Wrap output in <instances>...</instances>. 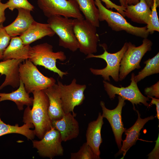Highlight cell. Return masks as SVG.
Instances as JSON below:
<instances>
[{
	"label": "cell",
	"instance_id": "cell-1",
	"mask_svg": "<svg viewBox=\"0 0 159 159\" xmlns=\"http://www.w3.org/2000/svg\"><path fill=\"white\" fill-rule=\"evenodd\" d=\"M33 95L32 107L28 106L25 109L23 121L24 123H32L35 127V135L42 139L45 134L52 127V121L48 113L49 102L44 90L32 92Z\"/></svg>",
	"mask_w": 159,
	"mask_h": 159
},
{
	"label": "cell",
	"instance_id": "cell-2",
	"mask_svg": "<svg viewBox=\"0 0 159 159\" xmlns=\"http://www.w3.org/2000/svg\"><path fill=\"white\" fill-rule=\"evenodd\" d=\"M95 4L99 11L100 21H105L112 30L118 32L124 31L126 32L143 39L149 35L147 26L138 27L134 26L128 22L118 12H115L104 6L100 0H95Z\"/></svg>",
	"mask_w": 159,
	"mask_h": 159
},
{
	"label": "cell",
	"instance_id": "cell-3",
	"mask_svg": "<svg viewBox=\"0 0 159 159\" xmlns=\"http://www.w3.org/2000/svg\"><path fill=\"white\" fill-rule=\"evenodd\" d=\"M66 59V57L63 52H54L52 45L44 43L31 47L28 59L36 66H42L57 73L62 79L64 75L68 73L63 72L58 68L56 62L57 59L64 61Z\"/></svg>",
	"mask_w": 159,
	"mask_h": 159
},
{
	"label": "cell",
	"instance_id": "cell-4",
	"mask_svg": "<svg viewBox=\"0 0 159 159\" xmlns=\"http://www.w3.org/2000/svg\"><path fill=\"white\" fill-rule=\"evenodd\" d=\"M19 72L20 79L29 94L35 91L44 90L56 83L54 79L44 76L29 59L20 64Z\"/></svg>",
	"mask_w": 159,
	"mask_h": 159
},
{
	"label": "cell",
	"instance_id": "cell-5",
	"mask_svg": "<svg viewBox=\"0 0 159 159\" xmlns=\"http://www.w3.org/2000/svg\"><path fill=\"white\" fill-rule=\"evenodd\" d=\"M73 26L80 51L85 55L96 52L99 41L97 27L84 19H73Z\"/></svg>",
	"mask_w": 159,
	"mask_h": 159
},
{
	"label": "cell",
	"instance_id": "cell-6",
	"mask_svg": "<svg viewBox=\"0 0 159 159\" xmlns=\"http://www.w3.org/2000/svg\"><path fill=\"white\" fill-rule=\"evenodd\" d=\"M153 44L147 38H144L142 44L138 47L130 42H127V49L120 62L119 80H123L132 71L141 68V59L146 53L151 50Z\"/></svg>",
	"mask_w": 159,
	"mask_h": 159
},
{
	"label": "cell",
	"instance_id": "cell-7",
	"mask_svg": "<svg viewBox=\"0 0 159 159\" xmlns=\"http://www.w3.org/2000/svg\"><path fill=\"white\" fill-rule=\"evenodd\" d=\"M73 20L56 15L48 18L47 22L59 37V45L74 52L79 49V45L74 32Z\"/></svg>",
	"mask_w": 159,
	"mask_h": 159
},
{
	"label": "cell",
	"instance_id": "cell-8",
	"mask_svg": "<svg viewBox=\"0 0 159 159\" xmlns=\"http://www.w3.org/2000/svg\"><path fill=\"white\" fill-rule=\"evenodd\" d=\"M104 50L102 54L95 55L93 54L87 55L86 58H97L102 59L106 62V66L101 69H90L94 75H101L105 81H110V76L116 82L119 81V70L120 62L127 48V42H125L122 48L116 52L111 53L108 52L105 47L101 45Z\"/></svg>",
	"mask_w": 159,
	"mask_h": 159
},
{
	"label": "cell",
	"instance_id": "cell-9",
	"mask_svg": "<svg viewBox=\"0 0 159 159\" xmlns=\"http://www.w3.org/2000/svg\"><path fill=\"white\" fill-rule=\"evenodd\" d=\"M37 4L47 18L58 15L69 18L84 19L74 0H37Z\"/></svg>",
	"mask_w": 159,
	"mask_h": 159
},
{
	"label": "cell",
	"instance_id": "cell-10",
	"mask_svg": "<svg viewBox=\"0 0 159 159\" xmlns=\"http://www.w3.org/2000/svg\"><path fill=\"white\" fill-rule=\"evenodd\" d=\"M135 74H131L130 84L128 86L120 87L114 86L106 81H103L104 87L110 98L114 99L116 95L121 97L125 100H127L132 104L134 110H135L134 105L143 104L148 108L150 106L147 101L150 100L148 97L144 96L141 93L138 87L137 83L134 78Z\"/></svg>",
	"mask_w": 159,
	"mask_h": 159
},
{
	"label": "cell",
	"instance_id": "cell-11",
	"mask_svg": "<svg viewBox=\"0 0 159 159\" xmlns=\"http://www.w3.org/2000/svg\"><path fill=\"white\" fill-rule=\"evenodd\" d=\"M57 84L65 114L72 112L76 116L74 109L76 106L82 104L84 100V92L86 86L77 84L75 79L68 85H64L58 80Z\"/></svg>",
	"mask_w": 159,
	"mask_h": 159
},
{
	"label": "cell",
	"instance_id": "cell-12",
	"mask_svg": "<svg viewBox=\"0 0 159 159\" xmlns=\"http://www.w3.org/2000/svg\"><path fill=\"white\" fill-rule=\"evenodd\" d=\"M40 140H32L33 148L37 149L40 156L52 159L63 155L60 134L53 127L47 131Z\"/></svg>",
	"mask_w": 159,
	"mask_h": 159
},
{
	"label": "cell",
	"instance_id": "cell-13",
	"mask_svg": "<svg viewBox=\"0 0 159 159\" xmlns=\"http://www.w3.org/2000/svg\"><path fill=\"white\" fill-rule=\"evenodd\" d=\"M118 102L117 107L113 110L107 108L105 102L101 101L100 105L102 107L103 118H105L109 122L114 134L115 140L119 149L122 145V137L125 128H124L122 121L121 113L123 107L125 104V100L120 96H118Z\"/></svg>",
	"mask_w": 159,
	"mask_h": 159
},
{
	"label": "cell",
	"instance_id": "cell-14",
	"mask_svg": "<svg viewBox=\"0 0 159 159\" xmlns=\"http://www.w3.org/2000/svg\"><path fill=\"white\" fill-rule=\"evenodd\" d=\"M75 116L69 112L65 114L60 119L52 121V127L59 132L62 141L70 140L79 135V125Z\"/></svg>",
	"mask_w": 159,
	"mask_h": 159
},
{
	"label": "cell",
	"instance_id": "cell-15",
	"mask_svg": "<svg viewBox=\"0 0 159 159\" xmlns=\"http://www.w3.org/2000/svg\"><path fill=\"white\" fill-rule=\"evenodd\" d=\"M24 60L22 59H8L0 62V74L4 75L5 78L0 86V91L7 86L18 88L20 85L19 67Z\"/></svg>",
	"mask_w": 159,
	"mask_h": 159
},
{
	"label": "cell",
	"instance_id": "cell-16",
	"mask_svg": "<svg viewBox=\"0 0 159 159\" xmlns=\"http://www.w3.org/2000/svg\"><path fill=\"white\" fill-rule=\"evenodd\" d=\"M103 117L99 112L97 119L90 122L87 130L86 143L90 146L97 159H100V147L102 142L101 130L104 124Z\"/></svg>",
	"mask_w": 159,
	"mask_h": 159
},
{
	"label": "cell",
	"instance_id": "cell-17",
	"mask_svg": "<svg viewBox=\"0 0 159 159\" xmlns=\"http://www.w3.org/2000/svg\"><path fill=\"white\" fill-rule=\"evenodd\" d=\"M17 9L18 14L15 20L10 24L4 26L6 31L11 37L20 36L35 21L29 10L22 8Z\"/></svg>",
	"mask_w": 159,
	"mask_h": 159
},
{
	"label": "cell",
	"instance_id": "cell-18",
	"mask_svg": "<svg viewBox=\"0 0 159 159\" xmlns=\"http://www.w3.org/2000/svg\"><path fill=\"white\" fill-rule=\"evenodd\" d=\"M135 111L138 115L136 121L131 127L127 129H125L124 132L126 137L124 140H122V145L119 151L120 153L123 152V158L130 148L136 144L139 139L140 131L145 125L149 121L153 120L154 118V117L152 115L144 119L141 118L138 111L136 110Z\"/></svg>",
	"mask_w": 159,
	"mask_h": 159
},
{
	"label": "cell",
	"instance_id": "cell-19",
	"mask_svg": "<svg viewBox=\"0 0 159 159\" xmlns=\"http://www.w3.org/2000/svg\"><path fill=\"white\" fill-rule=\"evenodd\" d=\"M31 47L30 45L24 44L19 36L11 37L8 46L4 52L3 61L28 59Z\"/></svg>",
	"mask_w": 159,
	"mask_h": 159
},
{
	"label": "cell",
	"instance_id": "cell-20",
	"mask_svg": "<svg viewBox=\"0 0 159 159\" xmlns=\"http://www.w3.org/2000/svg\"><path fill=\"white\" fill-rule=\"evenodd\" d=\"M55 34L47 23H40L34 21L29 28L19 37L24 44L30 45L45 37H52Z\"/></svg>",
	"mask_w": 159,
	"mask_h": 159
},
{
	"label": "cell",
	"instance_id": "cell-21",
	"mask_svg": "<svg viewBox=\"0 0 159 159\" xmlns=\"http://www.w3.org/2000/svg\"><path fill=\"white\" fill-rule=\"evenodd\" d=\"M49 100L48 113L52 121L61 119L65 115L58 86L55 84L44 90Z\"/></svg>",
	"mask_w": 159,
	"mask_h": 159
},
{
	"label": "cell",
	"instance_id": "cell-22",
	"mask_svg": "<svg viewBox=\"0 0 159 159\" xmlns=\"http://www.w3.org/2000/svg\"><path fill=\"white\" fill-rule=\"evenodd\" d=\"M125 13V16L132 21L147 24L150 20L151 10L145 0H139L135 5H127Z\"/></svg>",
	"mask_w": 159,
	"mask_h": 159
},
{
	"label": "cell",
	"instance_id": "cell-23",
	"mask_svg": "<svg viewBox=\"0 0 159 159\" xmlns=\"http://www.w3.org/2000/svg\"><path fill=\"white\" fill-rule=\"evenodd\" d=\"M6 100L14 102L18 109L21 111L23 109L24 105L30 107L32 105L33 98L30 97L20 79L19 86L17 90L9 93L0 92V102Z\"/></svg>",
	"mask_w": 159,
	"mask_h": 159
},
{
	"label": "cell",
	"instance_id": "cell-24",
	"mask_svg": "<svg viewBox=\"0 0 159 159\" xmlns=\"http://www.w3.org/2000/svg\"><path fill=\"white\" fill-rule=\"evenodd\" d=\"M34 127L33 124L31 123H24L20 127L17 124L14 125L7 124L1 120L0 116V137L10 133H17L24 135L28 140H32L35 133L34 130L30 128Z\"/></svg>",
	"mask_w": 159,
	"mask_h": 159
},
{
	"label": "cell",
	"instance_id": "cell-25",
	"mask_svg": "<svg viewBox=\"0 0 159 159\" xmlns=\"http://www.w3.org/2000/svg\"><path fill=\"white\" fill-rule=\"evenodd\" d=\"M85 19L97 27L100 26L99 11L94 0H74Z\"/></svg>",
	"mask_w": 159,
	"mask_h": 159
},
{
	"label": "cell",
	"instance_id": "cell-26",
	"mask_svg": "<svg viewBox=\"0 0 159 159\" xmlns=\"http://www.w3.org/2000/svg\"><path fill=\"white\" fill-rule=\"evenodd\" d=\"M144 63L146 64L145 67L138 75H135V80L137 83L147 76L159 73V52L152 58L145 61Z\"/></svg>",
	"mask_w": 159,
	"mask_h": 159
},
{
	"label": "cell",
	"instance_id": "cell-27",
	"mask_svg": "<svg viewBox=\"0 0 159 159\" xmlns=\"http://www.w3.org/2000/svg\"><path fill=\"white\" fill-rule=\"evenodd\" d=\"M158 6L159 0H153L150 20L146 26L147 30L150 34H153L155 31L159 32V19L157 11Z\"/></svg>",
	"mask_w": 159,
	"mask_h": 159
},
{
	"label": "cell",
	"instance_id": "cell-28",
	"mask_svg": "<svg viewBox=\"0 0 159 159\" xmlns=\"http://www.w3.org/2000/svg\"><path fill=\"white\" fill-rule=\"evenodd\" d=\"M71 159H97L90 146L85 142L77 152L71 153Z\"/></svg>",
	"mask_w": 159,
	"mask_h": 159
},
{
	"label": "cell",
	"instance_id": "cell-29",
	"mask_svg": "<svg viewBox=\"0 0 159 159\" xmlns=\"http://www.w3.org/2000/svg\"><path fill=\"white\" fill-rule=\"evenodd\" d=\"M6 4L8 8L11 11L15 9L22 8L33 11L34 6L27 0H8Z\"/></svg>",
	"mask_w": 159,
	"mask_h": 159
},
{
	"label": "cell",
	"instance_id": "cell-30",
	"mask_svg": "<svg viewBox=\"0 0 159 159\" xmlns=\"http://www.w3.org/2000/svg\"><path fill=\"white\" fill-rule=\"evenodd\" d=\"M11 37L6 31L3 24H0V60H2L4 52L8 46Z\"/></svg>",
	"mask_w": 159,
	"mask_h": 159
},
{
	"label": "cell",
	"instance_id": "cell-31",
	"mask_svg": "<svg viewBox=\"0 0 159 159\" xmlns=\"http://www.w3.org/2000/svg\"><path fill=\"white\" fill-rule=\"evenodd\" d=\"M145 94L148 97L155 96V98H159V82H157L152 86L146 88L144 90Z\"/></svg>",
	"mask_w": 159,
	"mask_h": 159
},
{
	"label": "cell",
	"instance_id": "cell-32",
	"mask_svg": "<svg viewBox=\"0 0 159 159\" xmlns=\"http://www.w3.org/2000/svg\"><path fill=\"white\" fill-rule=\"evenodd\" d=\"M104 2L106 5V8L109 9H115L118 12L121 14L123 17H125V11L126 7L122 6H119L116 5L113 3L110 0H101Z\"/></svg>",
	"mask_w": 159,
	"mask_h": 159
},
{
	"label": "cell",
	"instance_id": "cell-33",
	"mask_svg": "<svg viewBox=\"0 0 159 159\" xmlns=\"http://www.w3.org/2000/svg\"><path fill=\"white\" fill-rule=\"evenodd\" d=\"M148 159H159V135L155 141V146L153 150L148 155Z\"/></svg>",
	"mask_w": 159,
	"mask_h": 159
},
{
	"label": "cell",
	"instance_id": "cell-34",
	"mask_svg": "<svg viewBox=\"0 0 159 159\" xmlns=\"http://www.w3.org/2000/svg\"><path fill=\"white\" fill-rule=\"evenodd\" d=\"M2 0H0V24H3L6 20L5 11L8 8V6L6 3H3Z\"/></svg>",
	"mask_w": 159,
	"mask_h": 159
},
{
	"label": "cell",
	"instance_id": "cell-35",
	"mask_svg": "<svg viewBox=\"0 0 159 159\" xmlns=\"http://www.w3.org/2000/svg\"><path fill=\"white\" fill-rule=\"evenodd\" d=\"M148 97L151 98L152 100L150 103V105H155L156 106L157 118L159 120V100L158 99L154 98L153 97Z\"/></svg>",
	"mask_w": 159,
	"mask_h": 159
},
{
	"label": "cell",
	"instance_id": "cell-36",
	"mask_svg": "<svg viewBox=\"0 0 159 159\" xmlns=\"http://www.w3.org/2000/svg\"><path fill=\"white\" fill-rule=\"evenodd\" d=\"M128 5H135L138 3L139 0H126Z\"/></svg>",
	"mask_w": 159,
	"mask_h": 159
},
{
	"label": "cell",
	"instance_id": "cell-37",
	"mask_svg": "<svg viewBox=\"0 0 159 159\" xmlns=\"http://www.w3.org/2000/svg\"><path fill=\"white\" fill-rule=\"evenodd\" d=\"M119 1L121 6H124L126 8V6L128 5L127 3L126 0H119Z\"/></svg>",
	"mask_w": 159,
	"mask_h": 159
},
{
	"label": "cell",
	"instance_id": "cell-38",
	"mask_svg": "<svg viewBox=\"0 0 159 159\" xmlns=\"http://www.w3.org/2000/svg\"><path fill=\"white\" fill-rule=\"evenodd\" d=\"M148 6L150 8L153 3V0H145Z\"/></svg>",
	"mask_w": 159,
	"mask_h": 159
},
{
	"label": "cell",
	"instance_id": "cell-39",
	"mask_svg": "<svg viewBox=\"0 0 159 159\" xmlns=\"http://www.w3.org/2000/svg\"><path fill=\"white\" fill-rule=\"evenodd\" d=\"M68 0L71 1V0Z\"/></svg>",
	"mask_w": 159,
	"mask_h": 159
}]
</instances>
